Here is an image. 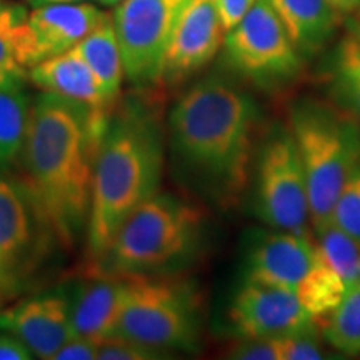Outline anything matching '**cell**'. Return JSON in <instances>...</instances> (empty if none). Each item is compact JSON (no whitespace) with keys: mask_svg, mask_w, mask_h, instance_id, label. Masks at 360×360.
Returning a JSON list of instances; mask_svg holds the SVG:
<instances>
[{"mask_svg":"<svg viewBox=\"0 0 360 360\" xmlns=\"http://www.w3.org/2000/svg\"><path fill=\"white\" fill-rule=\"evenodd\" d=\"M330 220L360 240V164L342 187Z\"/></svg>","mask_w":360,"mask_h":360,"instance_id":"cell-25","label":"cell"},{"mask_svg":"<svg viewBox=\"0 0 360 360\" xmlns=\"http://www.w3.org/2000/svg\"><path fill=\"white\" fill-rule=\"evenodd\" d=\"M107 15L109 13L102 8L87 2L49 4L35 7L27 19L30 67L74 49L101 22L105 20Z\"/></svg>","mask_w":360,"mask_h":360,"instance_id":"cell-15","label":"cell"},{"mask_svg":"<svg viewBox=\"0 0 360 360\" xmlns=\"http://www.w3.org/2000/svg\"><path fill=\"white\" fill-rule=\"evenodd\" d=\"M315 260V238L285 231L262 232L252 240L244 281L297 294Z\"/></svg>","mask_w":360,"mask_h":360,"instance_id":"cell-13","label":"cell"},{"mask_svg":"<svg viewBox=\"0 0 360 360\" xmlns=\"http://www.w3.org/2000/svg\"><path fill=\"white\" fill-rule=\"evenodd\" d=\"M260 107L249 90L224 75H207L186 90L167 117L175 177L220 210L240 205L259 148Z\"/></svg>","mask_w":360,"mask_h":360,"instance_id":"cell-1","label":"cell"},{"mask_svg":"<svg viewBox=\"0 0 360 360\" xmlns=\"http://www.w3.org/2000/svg\"><path fill=\"white\" fill-rule=\"evenodd\" d=\"M315 249L350 290L359 282L360 240L334 222L315 231Z\"/></svg>","mask_w":360,"mask_h":360,"instance_id":"cell-23","label":"cell"},{"mask_svg":"<svg viewBox=\"0 0 360 360\" xmlns=\"http://www.w3.org/2000/svg\"><path fill=\"white\" fill-rule=\"evenodd\" d=\"M29 12L22 4L0 0V77H27L30 69Z\"/></svg>","mask_w":360,"mask_h":360,"instance_id":"cell-22","label":"cell"},{"mask_svg":"<svg viewBox=\"0 0 360 360\" xmlns=\"http://www.w3.org/2000/svg\"><path fill=\"white\" fill-rule=\"evenodd\" d=\"M344 25H345V30H347L352 37H355L360 42V8L357 12L344 17Z\"/></svg>","mask_w":360,"mask_h":360,"instance_id":"cell-31","label":"cell"},{"mask_svg":"<svg viewBox=\"0 0 360 360\" xmlns=\"http://www.w3.org/2000/svg\"><path fill=\"white\" fill-rule=\"evenodd\" d=\"M305 177L312 229L332 222L337 197L360 164V124L330 98L300 97L287 115Z\"/></svg>","mask_w":360,"mask_h":360,"instance_id":"cell-5","label":"cell"},{"mask_svg":"<svg viewBox=\"0 0 360 360\" xmlns=\"http://www.w3.org/2000/svg\"><path fill=\"white\" fill-rule=\"evenodd\" d=\"M56 245V233L24 182L0 175V302L25 292Z\"/></svg>","mask_w":360,"mask_h":360,"instance_id":"cell-9","label":"cell"},{"mask_svg":"<svg viewBox=\"0 0 360 360\" xmlns=\"http://www.w3.org/2000/svg\"><path fill=\"white\" fill-rule=\"evenodd\" d=\"M328 98L360 124V42L349 32L337 42L327 64Z\"/></svg>","mask_w":360,"mask_h":360,"instance_id":"cell-21","label":"cell"},{"mask_svg":"<svg viewBox=\"0 0 360 360\" xmlns=\"http://www.w3.org/2000/svg\"><path fill=\"white\" fill-rule=\"evenodd\" d=\"M188 0H124L112 13V22L125 79L135 89H155L174 29Z\"/></svg>","mask_w":360,"mask_h":360,"instance_id":"cell-10","label":"cell"},{"mask_svg":"<svg viewBox=\"0 0 360 360\" xmlns=\"http://www.w3.org/2000/svg\"><path fill=\"white\" fill-rule=\"evenodd\" d=\"M20 75L0 77V175L19 160L30 119V101Z\"/></svg>","mask_w":360,"mask_h":360,"instance_id":"cell-20","label":"cell"},{"mask_svg":"<svg viewBox=\"0 0 360 360\" xmlns=\"http://www.w3.org/2000/svg\"><path fill=\"white\" fill-rule=\"evenodd\" d=\"M328 2L342 17H347L360 8V0H328Z\"/></svg>","mask_w":360,"mask_h":360,"instance_id":"cell-30","label":"cell"},{"mask_svg":"<svg viewBox=\"0 0 360 360\" xmlns=\"http://www.w3.org/2000/svg\"><path fill=\"white\" fill-rule=\"evenodd\" d=\"M205 222L199 204L155 192L119 225L101 257L90 262L92 270L112 276L167 272L195 254Z\"/></svg>","mask_w":360,"mask_h":360,"instance_id":"cell-4","label":"cell"},{"mask_svg":"<svg viewBox=\"0 0 360 360\" xmlns=\"http://www.w3.org/2000/svg\"><path fill=\"white\" fill-rule=\"evenodd\" d=\"M167 355L139 342L124 339L119 335H109L98 339L97 360H154Z\"/></svg>","mask_w":360,"mask_h":360,"instance_id":"cell-26","label":"cell"},{"mask_svg":"<svg viewBox=\"0 0 360 360\" xmlns=\"http://www.w3.org/2000/svg\"><path fill=\"white\" fill-rule=\"evenodd\" d=\"M98 339L74 335L57 350L52 360H97Z\"/></svg>","mask_w":360,"mask_h":360,"instance_id":"cell-27","label":"cell"},{"mask_svg":"<svg viewBox=\"0 0 360 360\" xmlns=\"http://www.w3.org/2000/svg\"><path fill=\"white\" fill-rule=\"evenodd\" d=\"M125 276L96 272L74 287L69 297L72 334L103 339L114 332L124 305Z\"/></svg>","mask_w":360,"mask_h":360,"instance_id":"cell-16","label":"cell"},{"mask_svg":"<svg viewBox=\"0 0 360 360\" xmlns=\"http://www.w3.org/2000/svg\"><path fill=\"white\" fill-rule=\"evenodd\" d=\"M229 326L238 339H270L317 332V319L297 294L244 281L229 305Z\"/></svg>","mask_w":360,"mask_h":360,"instance_id":"cell-11","label":"cell"},{"mask_svg":"<svg viewBox=\"0 0 360 360\" xmlns=\"http://www.w3.org/2000/svg\"><path fill=\"white\" fill-rule=\"evenodd\" d=\"M0 330L19 337L34 357L52 360L72 334L69 297L58 292L30 297L0 312Z\"/></svg>","mask_w":360,"mask_h":360,"instance_id":"cell-14","label":"cell"},{"mask_svg":"<svg viewBox=\"0 0 360 360\" xmlns=\"http://www.w3.org/2000/svg\"><path fill=\"white\" fill-rule=\"evenodd\" d=\"M224 37L214 0H188L165 53L162 84L175 87L199 74L222 49Z\"/></svg>","mask_w":360,"mask_h":360,"instance_id":"cell-12","label":"cell"},{"mask_svg":"<svg viewBox=\"0 0 360 360\" xmlns=\"http://www.w3.org/2000/svg\"><path fill=\"white\" fill-rule=\"evenodd\" d=\"M98 4H101V6H105V7H115V6H119L120 2H124V0H97Z\"/></svg>","mask_w":360,"mask_h":360,"instance_id":"cell-33","label":"cell"},{"mask_svg":"<svg viewBox=\"0 0 360 360\" xmlns=\"http://www.w3.org/2000/svg\"><path fill=\"white\" fill-rule=\"evenodd\" d=\"M109 117L49 92L30 105L19 179L64 250L87 231L96 157Z\"/></svg>","mask_w":360,"mask_h":360,"instance_id":"cell-2","label":"cell"},{"mask_svg":"<svg viewBox=\"0 0 360 360\" xmlns=\"http://www.w3.org/2000/svg\"><path fill=\"white\" fill-rule=\"evenodd\" d=\"M27 77L42 92L84 103L98 114L110 115L114 110L103 102L96 77L74 49L30 67Z\"/></svg>","mask_w":360,"mask_h":360,"instance_id":"cell-18","label":"cell"},{"mask_svg":"<svg viewBox=\"0 0 360 360\" xmlns=\"http://www.w3.org/2000/svg\"><path fill=\"white\" fill-rule=\"evenodd\" d=\"M225 64L238 79L264 94H282L304 75L305 58L292 44L267 0H255L224 37Z\"/></svg>","mask_w":360,"mask_h":360,"instance_id":"cell-7","label":"cell"},{"mask_svg":"<svg viewBox=\"0 0 360 360\" xmlns=\"http://www.w3.org/2000/svg\"><path fill=\"white\" fill-rule=\"evenodd\" d=\"M292 44L305 60L319 56L335 37L344 17L328 0H267Z\"/></svg>","mask_w":360,"mask_h":360,"instance_id":"cell-17","label":"cell"},{"mask_svg":"<svg viewBox=\"0 0 360 360\" xmlns=\"http://www.w3.org/2000/svg\"><path fill=\"white\" fill-rule=\"evenodd\" d=\"M254 4L255 0H214V6L217 8L220 24H222L225 34L244 19L245 13L250 11Z\"/></svg>","mask_w":360,"mask_h":360,"instance_id":"cell-28","label":"cell"},{"mask_svg":"<svg viewBox=\"0 0 360 360\" xmlns=\"http://www.w3.org/2000/svg\"><path fill=\"white\" fill-rule=\"evenodd\" d=\"M359 282H360V264H359Z\"/></svg>","mask_w":360,"mask_h":360,"instance_id":"cell-34","label":"cell"},{"mask_svg":"<svg viewBox=\"0 0 360 360\" xmlns=\"http://www.w3.org/2000/svg\"><path fill=\"white\" fill-rule=\"evenodd\" d=\"M79 2H89V0H27V6L35 8L40 6H49V4H79Z\"/></svg>","mask_w":360,"mask_h":360,"instance_id":"cell-32","label":"cell"},{"mask_svg":"<svg viewBox=\"0 0 360 360\" xmlns=\"http://www.w3.org/2000/svg\"><path fill=\"white\" fill-rule=\"evenodd\" d=\"M125 278L124 305L112 335L164 354L199 347L204 300L191 281L169 274H137Z\"/></svg>","mask_w":360,"mask_h":360,"instance_id":"cell-6","label":"cell"},{"mask_svg":"<svg viewBox=\"0 0 360 360\" xmlns=\"http://www.w3.org/2000/svg\"><path fill=\"white\" fill-rule=\"evenodd\" d=\"M254 167V210L270 229L310 233L307 177L289 124L270 125L260 137Z\"/></svg>","mask_w":360,"mask_h":360,"instance_id":"cell-8","label":"cell"},{"mask_svg":"<svg viewBox=\"0 0 360 360\" xmlns=\"http://www.w3.org/2000/svg\"><path fill=\"white\" fill-rule=\"evenodd\" d=\"M323 337L337 352L360 354V282L355 283L328 315Z\"/></svg>","mask_w":360,"mask_h":360,"instance_id":"cell-24","label":"cell"},{"mask_svg":"<svg viewBox=\"0 0 360 360\" xmlns=\"http://www.w3.org/2000/svg\"><path fill=\"white\" fill-rule=\"evenodd\" d=\"M34 354L19 337L0 330V360H30Z\"/></svg>","mask_w":360,"mask_h":360,"instance_id":"cell-29","label":"cell"},{"mask_svg":"<svg viewBox=\"0 0 360 360\" xmlns=\"http://www.w3.org/2000/svg\"><path fill=\"white\" fill-rule=\"evenodd\" d=\"M74 51L84 58L96 77L103 102L115 109L120 101L125 72L112 17L107 15L105 20L75 45Z\"/></svg>","mask_w":360,"mask_h":360,"instance_id":"cell-19","label":"cell"},{"mask_svg":"<svg viewBox=\"0 0 360 360\" xmlns=\"http://www.w3.org/2000/svg\"><path fill=\"white\" fill-rule=\"evenodd\" d=\"M135 90L112 110L97 150L85 231L89 262L101 257L135 207L159 192L167 127L154 89Z\"/></svg>","mask_w":360,"mask_h":360,"instance_id":"cell-3","label":"cell"}]
</instances>
